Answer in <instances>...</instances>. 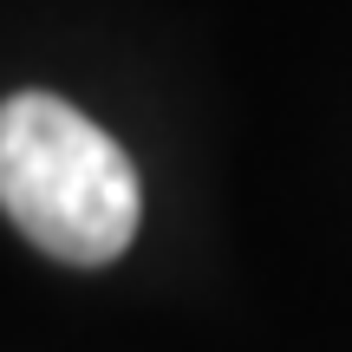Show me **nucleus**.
I'll return each mask as SVG.
<instances>
[{
    "label": "nucleus",
    "instance_id": "obj_1",
    "mask_svg": "<svg viewBox=\"0 0 352 352\" xmlns=\"http://www.w3.org/2000/svg\"><path fill=\"white\" fill-rule=\"evenodd\" d=\"M0 209L33 248L72 267H104L131 248L144 189L131 157L52 91L0 104Z\"/></svg>",
    "mask_w": 352,
    "mask_h": 352
}]
</instances>
